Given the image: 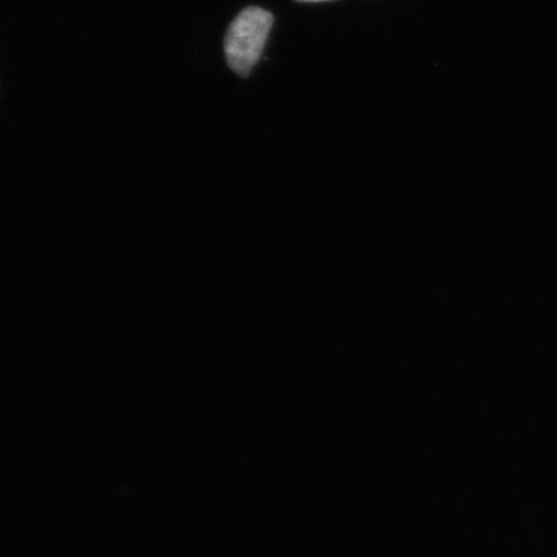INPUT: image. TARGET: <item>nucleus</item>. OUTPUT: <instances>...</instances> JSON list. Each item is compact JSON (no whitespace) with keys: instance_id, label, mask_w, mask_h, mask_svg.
Listing matches in <instances>:
<instances>
[{"instance_id":"2","label":"nucleus","mask_w":557,"mask_h":557,"mask_svg":"<svg viewBox=\"0 0 557 557\" xmlns=\"http://www.w3.org/2000/svg\"><path fill=\"white\" fill-rule=\"evenodd\" d=\"M297 2H324V0H297Z\"/></svg>"},{"instance_id":"1","label":"nucleus","mask_w":557,"mask_h":557,"mask_svg":"<svg viewBox=\"0 0 557 557\" xmlns=\"http://www.w3.org/2000/svg\"><path fill=\"white\" fill-rule=\"evenodd\" d=\"M274 17L270 12L249 7L230 25L225 52L230 67L236 74L248 76L259 61Z\"/></svg>"}]
</instances>
